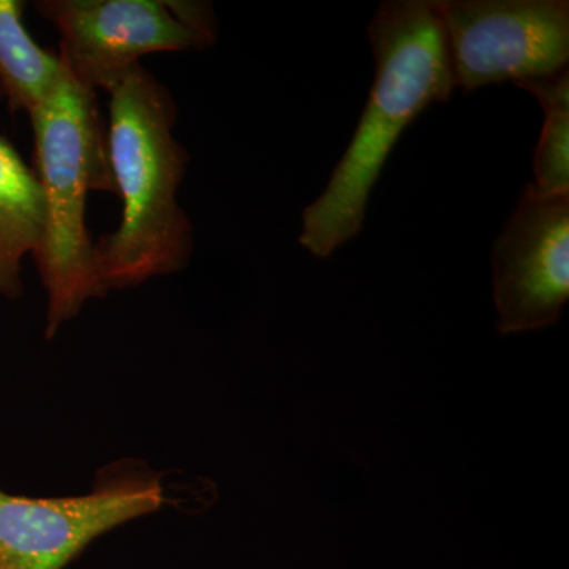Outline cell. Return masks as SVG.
<instances>
[{
  "mask_svg": "<svg viewBox=\"0 0 569 569\" xmlns=\"http://www.w3.org/2000/svg\"><path fill=\"white\" fill-rule=\"evenodd\" d=\"M164 503L156 478L116 477L88 496L28 498L0 490V569H62L100 535Z\"/></svg>",
  "mask_w": 569,
  "mask_h": 569,
  "instance_id": "52a82bcc",
  "label": "cell"
},
{
  "mask_svg": "<svg viewBox=\"0 0 569 569\" xmlns=\"http://www.w3.org/2000/svg\"><path fill=\"white\" fill-rule=\"evenodd\" d=\"M24 9L21 0H0V88L11 110L31 114L61 80L63 63L26 31Z\"/></svg>",
  "mask_w": 569,
  "mask_h": 569,
  "instance_id": "9c48e42d",
  "label": "cell"
},
{
  "mask_svg": "<svg viewBox=\"0 0 569 569\" xmlns=\"http://www.w3.org/2000/svg\"><path fill=\"white\" fill-rule=\"evenodd\" d=\"M44 200L36 171L0 138V296L22 293L21 263L36 254L44 233Z\"/></svg>",
  "mask_w": 569,
  "mask_h": 569,
  "instance_id": "ba28073f",
  "label": "cell"
},
{
  "mask_svg": "<svg viewBox=\"0 0 569 569\" xmlns=\"http://www.w3.org/2000/svg\"><path fill=\"white\" fill-rule=\"evenodd\" d=\"M376 78L350 144L323 193L302 213L299 244L328 258L362 230L367 201L396 142L455 91L436 0H389L369 26Z\"/></svg>",
  "mask_w": 569,
  "mask_h": 569,
  "instance_id": "6da1fadb",
  "label": "cell"
},
{
  "mask_svg": "<svg viewBox=\"0 0 569 569\" xmlns=\"http://www.w3.org/2000/svg\"><path fill=\"white\" fill-rule=\"evenodd\" d=\"M61 36L59 58L71 80L111 92L152 52L201 51L217 40L206 2L186 0H40Z\"/></svg>",
  "mask_w": 569,
  "mask_h": 569,
  "instance_id": "277c9868",
  "label": "cell"
},
{
  "mask_svg": "<svg viewBox=\"0 0 569 569\" xmlns=\"http://www.w3.org/2000/svg\"><path fill=\"white\" fill-rule=\"evenodd\" d=\"M493 301L503 336L548 328L569 299V192L529 186L492 250Z\"/></svg>",
  "mask_w": 569,
  "mask_h": 569,
  "instance_id": "8992f818",
  "label": "cell"
},
{
  "mask_svg": "<svg viewBox=\"0 0 569 569\" xmlns=\"http://www.w3.org/2000/svg\"><path fill=\"white\" fill-rule=\"evenodd\" d=\"M0 97H3L2 88H0Z\"/></svg>",
  "mask_w": 569,
  "mask_h": 569,
  "instance_id": "8fae6325",
  "label": "cell"
},
{
  "mask_svg": "<svg viewBox=\"0 0 569 569\" xmlns=\"http://www.w3.org/2000/svg\"><path fill=\"white\" fill-rule=\"evenodd\" d=\"M455 88L568 70V0H436Z\"/></svg>",
  "mask_w": 569,
  "mask_h": 569,
  "instance_id": "5b68a950",
  "label": "cell"
},
{
  "mask_svg": "<svg viewBox=\"0 0 569 569\" xmlns=\"http://www.w3.org/2000/svg\"><path fill=\"white\" fill-rule=\"evenodd\" d=\"M110 93V159L121 223L93 242L104 290L181 271L192 258L193 224L178 203L189 156L176 140L173 96L144 67Z\"/></svg>",
  "mask_w": 569,
  "mask_h": 569,
  "instance_id": "7a4b0ae2",
  "label": "cell"
},
{
  "mask_svg": "<svg viewBox=\"0 0 569 569\" xmlns=\"http://www.w3.org/2000/svg\"><path fill=\"white\" fill-rule=\"evenodd\" d=\"M530 92L545 111L535 151L533 189L541 194L569 192V71L549 78L516 82Z\"/></svg>",
  "mask_w": 569,
  "mask_h": 569,
  "instance_id": "30bf717a",
  "label": "cell"
},
{
  "mask_svg": "<svg viewBox=\"0 0 569 569\" xmlns=\"http://www.w3.org/2000/svg\"><path fill=\"white\" fill-rule=\"evenodd\" d=\"M37 178L44 200V233L36 257L48 293L47 339L107 295L86 228L92 190L116 192L96 93L77 84L66 67L50 97L31 112Z\"/></svg>",
  "mask_w": 569,
  "mask_h": 569,
  "instance_id": "3957f363",
  "label": "cell"
}]
</instances>
